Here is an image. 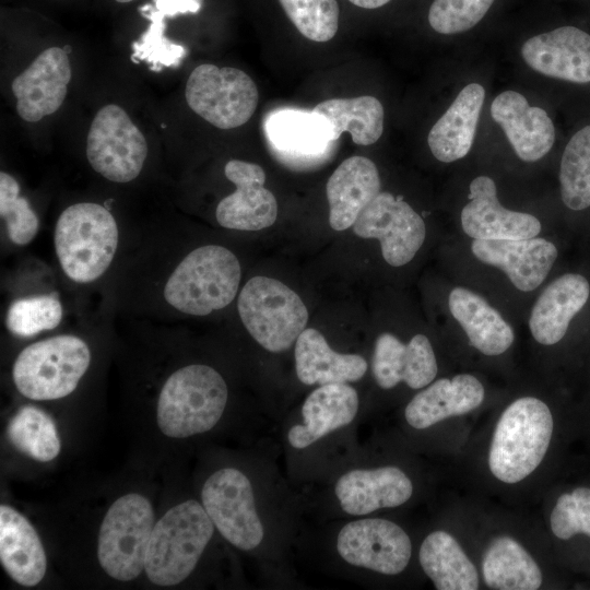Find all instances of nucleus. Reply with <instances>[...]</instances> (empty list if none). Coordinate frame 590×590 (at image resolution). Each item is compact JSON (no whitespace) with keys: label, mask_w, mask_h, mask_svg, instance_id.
<instances>
[{"label":"nucleus","mask_w":590,"mask_h":590,"mask_svg":"<svg viewBox=\"0 0 590 590\" xmlns=\"http://www.w3.org/2000/svg\"><path fill=\"white\" fill-rule=\"evenodd\" d=\"M554 433V417L545 401L534 396L512 400L502 412L489 442L487 464L502 483L530 476L544 460Z\"/></svg>","instance_id":"nucleus-1"},{"label":"nucleus","mask_w":590,"mask_h":590,"mask_svg":"<svg viewBox=\"0 0 590 590\" xmlns=\"http://www.w3.org/2000/svg\"><path fill=\"white\" fill-rule=\"evenodd\" d=\"M227 386L219 371L192 364L173 373L157 402V425L163 434L186 438L213 428L226 406Z\"/></svg>","instance_id":"nucleus-2"},{"label":"nucleus","mask_w":590,"mask_h":590,"mask_svg":"<svg viewBox=\"0 0 590 590\" xmlns=\"http://www.w3.org/2000/svg\"><path fill=\"white\" fill-rule=\"evenodd\" d=\"M56 255L66 275L76 283L101 278L118 246V227L103 205L80 202L60 214L54 235Z\"/></svg>","instance_id":"nucleus-3"},{"label":"nucleus","mask_w":590,"mask_h":590,"mask_svg":"<svg viewBox=\"0 0 590 590\" xmlns=\"http://www.w3.org/2000/svg\"><path fill=\"white\" fill-rule=\"evenodd\" d=\"M214 524L203 505L186 500L165 512L154 524L144 569L157 586H175L194 569L211 540Z\"/></svg>","instance_id":"nucleus-4"},{"label":"nucleus","mask_w":590,"mask_h":590,"mask_svg":"<svg viewBox=\"0 0 590 590\" xmlns=\"http://www.w3.org/2000/svg\"><path fill=\"white\" fill-rule=\"evenodd\" d=\"M240 278L239 261L231 250L219 245L201 246L176 267L163 294L175 309L205 316L233 302Z\"/></svg>","instance_id":"nucleus-5"},{"label":"nucleus","mask_w":590,"mask_h":590,"mask_svg":"<svg viewBox=\"0 0 590 590\" xmlns=\"http://www.w3.org/2000/svg\"><path fill=\"white\" fill-rule=\"evenodd\" d=\"M90 362L85 341L75 335H58L22 350L14 362L12 377L24 397L56 400L74 391Z\"/></svg>","instance_id":"nucleus-6"},{"label":"nucleus","mask_w":590,"mask_h":590,"mask_svg":"<svg viewBox=\"0 0 590 590\" xmlns=\"http://www.w3.org/2000/svg\"><path fill=\"white\" fill-rule=\"evenodd\" d=\"M237 309L250 335L267 351L288 350L305 330L308 310L279 280L253 276L241 288Z\"/></svg>","instance_id":"nucleus-7"},{"label":"nucleus","mask_w":590,"mask_h":590,"mask_svg":"<svg viewBox=\"0 0 590 590\" xmlns=\"http://www.w3.org/2000/svg\"><path fill=\"white\" fill-rule=\"evenodd\" d=\"M154 514L150 500L137 493L116 499L101 524L97 557L105 573L119 581L137 578L144 568Z\"/></svg>","instance_id":"nucleus-8"},{"label":"nucleus","mask_w":590,"mask_h":590,"mask_svg":"<svg viewBox=\"0 0 590 590\" xmlns=\"http://www.w3.org/2000/svg\"><path fill=\"white\" fill-rule=\"evenodd\" d=\"M188 106L219 129L245 125L253 115L259 93L252 79L244 71L205 63L190 73L185 88Z\"/></svg>","instance_id":"nucleus-9"},{"label":"nucleus","mask_w":590,"mask_h":590,"mask_svg":"<svg viewBox=\"0 0 590 590\" xmlns=\"http://www.w3.org/2000/svg\"><path fill=\"white\" fill-rule=\"evenodd\" d=\"M146 156L145 137L123 108L108 104L98 109L86 139V157L96 173L128 182L139 176Z\"/></svg>","instance_id":"nucleus-10"},{"label":"nucleus","mask_w":590,"mask_h":590,"mask_svg":"<svg viewBox=\"0 0 590 590\" xmlns=\"http://www.w3.org/2000/svg\"><path fill=\"white\" fill-rule=\"evenodd\" d=\"M202 505L221 535L243 551L256 548L264 531L249 479L224 468L211 474L201 492Z\"/></svg>","instance_id":"nucleus-11"},{"label":"nucleus","mask_w":590,"mask_h":590,"mask_svg":"<svg viewBox=\"0 0 590 590\" xmlns=\"http://www.w3.org/2000/svg\"><path fill=\"white\" fill-rule=\"evenodd\" d=\"M362 238L378 239L385 261L402 267L416 256L426 238L423 217L402 198L380 191L353 224Z\"/></svg>","instance_id":"nucleus-12"},{"label":"nucleus","mask_w":590,"mask_h":590,"mask_svg":"<svg viewBox=\"0 0 590 590\" xmlns=\"http://www.w3.org/2000/svg\"><path fill=\"white\" fill-rule=\"evenodd\" d=\"M337 550L350 565L389 576L403 571L412 555L408 533L396 522L381 518L346 523L338 534Z\"/></svg>","instance_id":"nucleus-13"},{"label":"nucleus","mask_w":590,"mask_h":590,"mask_svg":"<svg viewBox=\"0 0 590 590\" xmlns=\"http://www.w3.org/2000/svg\"><path fill=\"white\" fill-rule=\"evenodd\" d=\"M470 249L479 262L503 272L511 285L522 293L539 288L558 257L556 245L540 236L527 239H474Z\"/></svg>","instance_id":"nucleus-14"},{"label":"nucleus","mask_w":590,"mask_h":590,"mask_svg":"<svg viewBox=\"0 0 590 590\" xmlns=\"http://www.w3.org/2000/svg\"><path fill=\"white\" fill-rule=\"evenodd\" d=\"M460 225L471 240L527 239L542 232V223L533 214L503 206L497 198L495 181L484 175L470 182L468 202L460 213Z\"/></svg>","instance_id":"nucleus-15"},{"label":"nucleus","mask_w":590,"mask_h":590,"mask_svg":"<svg viewBox=\"0 0 590 590\" xmlns=\"http://www.w3.org/2000/svg\"><path fill=\"white\" fill-rule=\"evenodd\" d=\"M224 174L236 190L223 198L215 210L219 224L237 231H260L271 226L278 217L274 194L264 188L266 173L261 166L240 160H231Z\"/></svg>","instance_id":"nucleus-16"},{"label":"nucleus","mask_w":590,"mask_h":590,"mask_svg":"<svg viewBox=\"0 0 590 590\" xmlns=\"http://www.w3.org/2000/svg\"><path fill=\"white\" fill-rule=\"evenodd\" d=\"M71 64L67 52L50 47L12 81L16 111L28 122H36L56 113L67 96L71 80Z\"/></svg>","instance_id":"nucleus-17"},{"label":"nucleus","mask_w":590,"mask_h":590,"mask_svg":"<svg viewBox=\"0 0 590 590\" xmlns=\"http://www.w3.org/2000/svg\"><path fill=\"white\" fill-rule=\"evenodd\" d=\"M371 371L377 385L392 389L404 382L411 389H423L438 373L436 354L429 339L422 333L403 343L390 332H382L375 342Z\"/></svg>","instance_id":"nucleus-18"},{"label":"nucleus","mask_w":590,"mask_h":590,"mask_svg":"<svg viewBox=\"0 0 590 590\" xmlns=\"http://www.w3.org/2000/svg\"><path fill=\"white\" fill-rule=\"evenodd\" d=\"M524 62L534 71L574 83L590 82V35L563 26L529 38L521 48Z\"/></svg>","instance_id":"nucleus-19"},{"label":"nucleus","mask_w":590,"mask_h":590,"mask_svg":"<svg viewBox=\"0 0 590 590\" xmlns=\"http://www.w3.org/2000/svg\"><path fill=\"white\" fill-rule=\"evenodd\" d=\"M334 492L344 512L363 516L403 505L413 494V483L400 468L385 465L344 473Z\"/></svg>","instance_id":"nucleus-20"},{"label":"nucleus","mask_w":590,"mask_h":590,"mask_svg":"<svg viewBox=\"0 0 590 590\" xmlns=\"http://www.w3.org/2000/svg\"><path fill=\"white\" fill-rule=\"evenodd\" d=\"M448 310L468 343L485 356L506 353L515 342V331L503 314L483 295L456 285L448 294Z\"/></svg>","instance_id":"nucleus-21"},{"label":"nucleus","mask_w":590,"mask_h":590,"mask_svg":"<svg viewBox=\"0 0 590 590\" xmlns=\"http://www.w3.org/2000/svg\"><path fill=\"white\" fill-rule=\"evenodd\" d=\"M589 296L590 284L582 274L569 272L552 280L530 310L528 327L533 340L543 346L560 342Z\"/></svg>","instance_id":"nucleus-22"},{"label":"nucleus","mask_w":590,"mask_h":590,"mask_svg":"<svg viewBox=\"0 0 590 590\" xmlns=\"http://www.w3.org/2000/svg\"><path fill=\"white\" fill-rule=\"evenodd\" d=\"M491 115L520 160L535 162L552 149L555 129L550 116L544 109L530 106L520 93L505 91L497 95Z\"/></svg>","instance_id":"nucleus-23"},{"label":"nucleus","mask_w":590,"mask_h":590,"mask_svg":"<svg viewBox=\"0 0 590 590\" xmlns=\"http://www.w3.org/2000/svg\"><path fill=\"white\" fill-rule=\"evenodd\" d=\"M485 399V388L474 375L461 373L439 378L416 393L404 410L408 424L425 429L449 417L476 410Z\"/></svg>","instance_id":"nucleus-24"},{"label":"nucleus","mask_w":590,"mask_h":590,"mask_svg":"<svg viewBox=\"0 0 590 590\" xmlns=\"http://www.w3.org/2000/svg\"><path fill=\"white\" fill-rule=\"evenodd\" d=\"M358 396L346 382L321 385L306 398L302 406L303 424L287 433L290 445L304 449L326 435L349 425L356 416Z\"/></svg>","instance_id":"nucleus-25"},{"label":"nucleus","mask_w":590,"mask_h":590,"mask_svg":"<svg viewBox=\"0 0 590 590\" xmlns=\"http://www.w3.org/2000/svg\"><path fill=\"white\" fill-rule=\"evenodd\" d=\"M329 224L344 231L380 192V177L375 163L364 156L344 160L327 181Z\"/></svg>","instance_id":"nucleus-26"},{"label":"nucleus","mask_w":590,"mask_h":590,"mask_svg":"<svg viewBox=\"0 0 590 590\" xmlns=\"http://www.w3.org/2000/svg\"><path fill=\"white\" fill-rule=\"evenodd\" d=\"M0 562L19 585L33 587L45 576L47 558L31 522L8 505L0 506Z\"/></svg>","instance_id":"nucleus-27"},{"label":"nucleus","mask_w":590,"mask_h":590,"mask_svg":"<svg viewBox=\"0 0 590 590\" xmlns=\"http://www.w3.org/2000/svg\"><path fill=\"white\" fill-rule=\"evenodd\" d=\"M485 91L477 83L464 86L446 113L432 127L427 143L440 162L464 157L472 148Z\"/></svg>","instance_id":"nucleus-28"},{"label":"nucleus","mask_w":590,"mask_h":590,"mask_svg":"<svg viewBox=\"0 0 590 590\" xmlns=\"http://www.w3.org/2000/svg\"><path fill=\"white\" fill-rule=\"evenodd\" d=\"M295 368L300 382L307 386L352 382L364 377L367 362L357 354L333 351L316 329H305L295 342Z\"/></svg>","instance_id":"nucleus-29"},{"label":"nucleus","mask_w":590,"mask_h":590,"mask_svg":"<svg viewBox=\"0 0 590 590\" xmlns=\"http://www.w3.org/2000/svg\"><path fill=\"white\" fill-rule=\"evenodd\" d=\"M270 144L291 158L316 157L333 141L329 121L314 110L280 109L266 121Z\"/></svg>","instance_id":"nucleus-30"},{"label":"nucleus","mask_w":590,"mask_h":590,"mask_svg":"<svg viewBox=\"0 0 590 590\" xmlns=\"http://www.w3.org/2000/svg\"><path fill=\"white\" fill-rule=\"evenodd\" d=\"M418 559L438 590H476L480 587L475 565L447 531L429 533L421 544Z\"/></svg>","instance_id":"nucleus-31"},{"label":"nucleus","mask_w":590,"mask_h":590,"mask_svg":"<svg viewBox=\"0 0 590 590\" xmlns=\"http://www.w3.org/2000/svg\"><path fill=\"white\" fill-rule=\"evenodd\" d=\"M485 585L496 590H536L543 575L523 545L509 535L491 541L482 559Z\"/></svg>","instance_id":"nucleus-32"},{"label":"nucleus","mask_w":590,"mask_h":590,"mask_svg":"<svg viewBox=\"0 0 590 590\" xmlns=\"http://www.w3.org/2000/svg\"><path fill=\"white\" fill-rule=\"evenodd\" d=\"M312 110L329 121L333 141L346 131L355 144L369 145L377 142L384 131V107L374 96L331 98Z\"/></svg>","instance_id":"nucleus-33"},{"label":"nucleus","mask_w":590,"mask_h":590,"mask_svg":"<svg viewBox=\"0 0 590 590\" xmlns=\"http://www.w3.org/2000/svg\"><path fill=\"white\" fill-rule=\"evenodd\" d=\"M7 435L15 449L37 461H51L60 452L54 420L33 405L23 406L16 412L8 424Z\"/></svg>","instance_id":"nucleus-34"},{"label":"nucleus","mask_w":590,"mask_h":590,"mask_svg":"<svg viewBox=\"0 0 590 590\" xmlns=\"http://www.w3.org/2000/svg\"><path fill=\"white\" fill-rule=\"evenodd\" d=\"M559 185L568 209L581 211L590 206V126L576 132L565 146Z\"/></svg>","instance_id":"nucleus-35"},{"label":"nucleus","mask_w":590,"mask_h":590,"mask_svg":"<svg viewBox=\"0 0 590 590\" xmlns=\"http://www.w3.org/2000/svg\"><path fill=\"white\" fill-rule=\"evenodd\" d=\"M62 306L55 294L14 300L7 312V328L15 335L32 337L55 329L61 321Z\"/></svg>","instance_id":"nucleus-36"},{"label":"nucleus","mask_w":590,"mask_h":590,"mask_svg":"<svg viewBox=\"0 0 590 590\" xmlns=\"http://www.w3.org/2000/svg\"><path fill=\"white\" fill-rule=\"evenodd\" d=\"M285 14L306 38L323 43L332 39L339 27L337 0H279Z\"/></svg>","instance_id":"nucleus-37"},{"label":"nucleus","mask_w":590,"mask_h":590,"mask_svg":"<svg viewBox=\"0 0 590 590\" xmlns=\"http://www.w3.org/2000/svg\"><path fill=\"white\" fill-rule=\"evenodd\" d=\"M0 215L5 221L12 243L26 245L36 236L39 221L27 199L20 196V185L8 173H0Z\"/></svg>","instance_id":"nucleus-38"},{"label":"nucleus","mask_w":590,"mask_h":590,"mask_svg":"<svg viewBox=\"0 0 590 590\" xmlns=\"http://www.w3.org/2000/svg\"><path fill=\"white\" fill-rule=\"evenodd\" d=\"M552 533L562 541L590 539V487L578 486L558 496L550 515Z\"/></svg>","instance_id":"nucleus-39"},{"label":"nucleus","mask_w":590,"mask_h":590,"mask_svg":"<svg viewBox=\"0 0 590 590\" xmlns=\"http://www.w3.org/2000/svg\"><path fill=\"white\" fill-rule=\"evenodd\" d=\"M494 0H434L428 22L440 34H458L474 27L487 13Z\"/></svg>","instance_id":"nucleus-40"},{"label":"nucleus","mask_w":590,"mask_h":590,"mask_svg":"<svg viewBox=\"0 0 590 590\" xmlns=\"http://www.w3.org/2000/svg\"><path fill=\"white\" fill-rule=\"evenodd\" d=\"M349 1L359 8L376 9V8L385 5L390 0H349Z\"/></svg>","instance_id":"nucleus-41"},{"label":"nucleus","mask_w":590,"mask_h":590,"mask_svg":"<svg viewBox=\"0 0 590 590\" xmlns=\"http://www.w3.org/2000/svg\"><path fill=\"white\" fill-rule=\"evenodd\" d=\"M116 1L119 3H127V2H131L132 0H116Z\"/></svg>","instance_id":"nucleus-42"}]
</instances>
